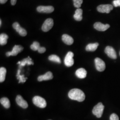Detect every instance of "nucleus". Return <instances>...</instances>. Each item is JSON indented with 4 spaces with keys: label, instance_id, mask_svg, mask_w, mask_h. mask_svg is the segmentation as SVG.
I'll return each mask as SVG.
<instances>
[{
    "label": "nucleus",
    "instance_id": "f257e3e1",
    "mask_svg": "<svg viewBox=\"0 0 120 120\" xmlns=\"http://www.w3.org/2000/svg\"><path fill=\"white\" fill-rule=\"evenodd\" d=\"M68 96L69 98L79 102L84 101L86 98V96L84 92L78 89L71 90L69 92Z\"/></svg>",
    "mask_w": 120,
    "mask_h": 120
},
{
    "label": "nucleus",
    "instance_id": "f03ea898",
    "mask_svg": "<svg viewBox=\"0 0 120 120\" xmlns=\"http://www.w3.org/2000/svg\"><path fill=\"white\" fill-rule=\"evenodd\" d=\"M104 107H105L102 103L101 102L98 103L95 106L93 109L92 112L93 114L96 116L98 118H100L102 115Z\"/></svg>",
    "mask_w": 120,
    "mask_h": 120
},
{
    "label": "nucleus",
    "instance_id": "7ed1b4c3",
    "mask_svg": "<svg viewBox=\"0 0 120 120\" xmlns=\"http://www.w3.org/2000/svg\"><path fill=\"white\" fill-rule=\"evenodd\" d=\"M33 101L36 106L41 108H44L47 105L45 99L40 96L34 97L33 99Z\"/></svg>",
    "mask_w": 120,
    "mask_h": 120
},
{
    "label": "nucleus",
    "instance_id": "20e7f679",
    "mask_svg": "<svg viewBox=\"0 0 120 120\" xmlns=\"http://www.w3.org/2000/svg\"><path fill=\"white\" fill-rule=\"evenodd\" d=\"M74 54L72 52H69L64 58V62L65 65L67 67H71L74 64V60L73 57Z\"/></svg>",
    "mask_w": 120,
    "mask_h": 120
},
{
    "label": "nucleus",
    "instance_id": "39448f33",
    "mask_svg": "<svg viewBox=\"0 0 120 120\" xmlns=\"http://www.w3.org/2000/svg\"><path fill=\"white\" fill-rule=\"evenodd\" d=\"M53 26V20L52 18L46 19L42 26V30L44 32H46L50 30Z\"/></svg>",
    "mask_w": 120,
    "mask_h": 120
},
{
    "label": "nucleus",
    "instance_id": "423d86ee",
    "mask_svg": "<svg viewBox=\"0 0 120 120\" xmlns=\"http://www.w3.org/2000/svg\"><path fill=\"white\" fill-rule=\"evenodd\" d=\"M95 66L99 72H102L105 69V64L103 60L98 57L95 59Z\"/></svg>",
    "mask_w": 120,
    "mask_h": 120
},
{
    "label": "nucleus",
    "instance_id": "0eeeda50",
    "mask_svg": "<svg viewBox=\"0 0 120 120\" xmlns=\"http://www.w3.org/2000/svg\"><path fill=\"white\" fill-rule=\"evenodd\" d=\"M23 47L20 45H16L13 48V50L11 52H6V55L7 56H15L21 52L23 50Z\"/></svg>",
    "mask_w": 120,
    "mask_h": 120
},
{
    "label": "nucleus",
    "instance_id": "6e6552de",
    "mask_svg": "<svg viewBox=\"0 0 120 120\" xmlns=\"http://www.w3.org/2000/svg\"><path fill=\"white\" fill-rule=\"evenodd\" d=\"M113 9V7L111 4H101L98 6L97 8L98 11L102 13H110L112 9Z\"/></svg>",
    "mask_w": 120,
    "mask_h": 120
},
{
    "label": "nucleus",
    "instance_id": "1a4fd4ad",
    "mask_svg": "<svg viewBox=\"0 0 120 120\" xmlns=\"http://www.w3.org/2000/svg\"><path fill=\"white\" fill-rule=\"evenodd\" d=\"M13 28L18 34L22 37H25L27 34V31L25 29L22 28L17 22H15L13 24Z\"/></svg>",
    "mask_w": 120,
    "mask_h": 120
},
{
    "label": "nucleus",
    "instance_id": "9d476101",
    "mask_svg": "<svg viewBox=\"0 0 120 120\" xmlns=\"http://www.w3.org/2000/svg\"><path fill=\"white\" fill-rule=\"evenodd\" d=\"M37 9L40 13H51L53 12L54 9L52 6H39Z\"/></svg>",
    "mask_w": 120,
    "mask_h": 120
},
{
    "label": "nucleus",
    "instance_id": "9b49d317",
    "mask_svg": "<svg viewBox=\"0 0 120 120\" xmlns=\"http://www.w3.org/2000/svg\"><path fill=\"white\" fill-rule=\"evenodd\" d=\"M105 52L107 55L108 56L111 58L116 59L117 58L116 51L112 47L109 46H107L105 49Z\"/></svg>",
    "mask_w": 120,
    "mask_h": 120
},
{
    "label": "nucleus",
    "instance_id": "f8f14e48",
    "mask_svg": "<svg viewBox=\"0 0 120 120\" xmlns=\"http://www.w3.org/2000/svg\"><path fill=\"white\" fill-rule=\"evenodd\" d=\"M110 27L109 24H103L101 22H98L94 24V28L96 30L99 31H105Z\"/></svg>",
    "mask_w": 120,
    "mask_h": 120
},
{
    "label": "nucleus",
    "instance_id": "ddd939ff",
    "mask_svg": "<svg viewBox=\"0 0 120 120\" xmlns=\"http://www.w3.org/2000/svg\"><path fill=\"white\" fill-rule=\"evenodd\" d=\"M17 105L23 109H26L28 107V104L26 101L22 98L21 95H18L16 99Z\"/></svg>",
    "mask_w": 120,
    "mask_h": 120
},
{
    "label": "nucleus",
    "instance_id": "4468645a",
    "mask_svg": "<svg viewBox=\"0 0 120 120\" xmlns=\"http://www.w3.org/2000/svg\"><path fill=\"white\" fill-rule=\"evenodd\" d=\"M53 78V75L52 73L49 71L45 74L43 75H41L39 76L38 78V80L39 82H41L43 81H47L52 80Z\"/></svg>",
    "mask_w": 120,
    "mask_h": 120
},
{
    "label": "nucleus",
    "instance_id": "2eb2a0df",
    "mask_svg": "<svg viewBox=\"0 0 120 120\" xmlns=\"http://www.w3.org/2000/svg\"><path fill=\"white\" fill-rule=\"evenodd\" d=\"M62 41L67 45H71L73 43V39L69 35L64 34L62 36Z\"/></svg>",
    "mask_w": 120,
    "mask_h": 120
},
{
    "label": "nucleus",
    "instance_id": "dca6fc26",
    "mask_svg": "<svg viewBox=\"0 0 120 120\" xmlns=\"http://www.w3.org/2000/svg\"><path fill=\"white\" fill-rule=\"evenodd\" d=\"M76 75L77 77L80 79L85 78L87 75V72L85 69L80 68L78 69L76 72Z\"/></svg>",
    "mask_w": 120,
    "mask_h": 120
},
{
    "label": "nucleus",
    "instance_id": "f3484780",
    "mask_svg": "<svg viewBox=\"0 0 120 120\" xmlns=\"http://www.w3.org/2000/svg\"><path fill=\"white\" fill-rule=\"evenodd\" d=\"M82 13L83 11L81 9H77L73 16L74 18L77 21H81L82 19Z\"/></svg>",
    "mask_w": 120,
    "mask_h": 120
},
{
    "label": "nucleus",
    "instance_id": "a211bd4d",
    "mask_svg": "<svg viewBox=\"0 0 120 120\" xmlns=\"http://www.w3.org/2000/svg\"><path fill=\"white\" fill-rule=\"evenodd\" d=\"M98 45V43L89 44L86 47V50L87 51H95L97 49Z\"/></svg>",
    "mask_w": 120,
    "mask_h": 120
},
{
    "label": "nucleus",
    "instance_id": "6ab92c4d",
    "mask_svg": "<svg viewBox=\"0 0 120 120\" xmlns=\"http://www.w3.org/2000/svg\"><path fill=\"white\" fill-rule=\"evenodd\" d=\"M0 102L1 104L6 109H9L10 106V103L9 99L6 98H3L0 99Z\"/></svg>",
    "mask_w": 120,
    "mask_h": 120
},
{
    "label": "nucleus",
    "instance_id": "aec40b11",
    "mask_svg": "<svg viewBox=\"0 0 120 120\" xmlns=\"http://www.w3.org/2000/svg\"><path fill=\"white\" fill-rule=\"evenodd\" d=\"M34 64V63L32 61V59L30 58V56H28V57L23 59L22 61H21V64H20V66L23 67V66H25L26 64L30 65V64Z\"/></svg>",
    "mask_w": 120,
    "mask_h": 120
},
{
    "label": "nucleus",
    "instance_id": "412c9836",
    "mask_svg": "<svg viewBox=\"0 0 120 120\" xmlns=\"http://www.w3.org/2000/svg\"><path fill=\"white\" fill-rule=\"evenodd\" d=\"M9 38L8 36L5 34H2L0 35V44L4 45L7 43V40Z\"/></svg>",
    "mask_w": 120,
    "mask_h": 120
},
{
    "label": "nucleus",
    "instance_id": "4be33fe9",
    "mask_svg": "<svg viewBox=\"0 0 120 120\" xmlns=\"http://www.w3.org/2000/svg\"><path fill=\"white\" fill-rule=\"evenodd\" d=\"M6 73V69L4 67L0 68V82H4Z\"/></svg>",
    "mask_w": 120,
    "mask_h": 120
},
{
    "label": "nucleus",
    "instance_id": "5701e85b",
    "mask_svg": "<svg viewBox=\"0 0 120 120\" xmlns=\"http://www.w3.org/2000/svg\"><path fill=\"white\" fill-rule=\"evenodd\" d=\"M20 73H21V70L20 69H19L18 70V72H17V79L18 80H19V83H24L26 82L27 78L26 77H25V76L24 75H20Z\"/></svg>",
    "mask_w": 120,
    "mask_h": 120
},
{
    "label": "nucleus",
    "instance_id": "b1692460",
    "mask_svg": "<svg viewBox=\"0 0 120 120\" xmlns=\"http://www.w3.org/2000/svg\"><path fill=\"white\" fill-rule=\"evenodd\" d=\"M49 60L52 61H53L58 63H60L61 60L60 57L56 55H51L49 57Z\"/></svg>",
    "mask_w": 120,
    "mask_h": 120
},
{
    "label": "nucleus",
    "instance_id": "393cba45",
    "mask_svg": "<svg viewBox=\"0 0 120 120\" xmlns=\"http://www.w3.org/2000/svg\"><path fill=\"white\" fill-rule=\"evenodd\" d=\"M40 44L37 41H34L32 45H31L30 48L34 51H37L38 50L39 48L40 47Z\"/></svg>",
    "mask_w": 120,
    "mask_h": 120
},
{
    "label": "nucleus",
    "instance_id": "a878e982",
    "mask_svg": "<svg viewBox=\"0 0 120 120\" xmlns=\"http://www.w3.org/2000/svg\"><path fill=\"white\" fill-rule=\"evenodd\" d=\"M73 1L74 2V6L78 9L80 8L83 3V0H73Z\"/></svg>",
    "mask_w": 120,
    "mask_h": 120
},
{
    "label": "nucleus",
    "instance_id": "bb28decb",
    "mask_svg": "<svg viewBox=\"0 0 120 120\" xmlns=\"http://www.w3.org/2000/svg\"><path fill=\"white\" fill-rule=\"evenodd\" d=\"M110 120H119L118 116L115 113H112L110 116Z\"/></svg>",
    "mask_w": 120,
    "mask_h": 120
},
{
    "label": "nucleus",
    "instance_id": "cd10ccee",
    "mask_svg": "<svg viewBox=\"0 0 120 120\" xmlns=\"http://www.w3.org/2000/svg\"><path fill=\"white\" fill-rule=\"evenodd\" d=\"M113 4L116 7L120 6V0H114L113 1Z\"/></svg>",
    "mask_w": 120,
    "mask_h": 120
},
{
    "label": "nucleus",
    "instance_id": "c85d7f7f",
    "mask_svg": "<svg viewBox=\"0 0 120 120\" xmlns=\"http://www.w3.org/2000/svg\"><path fill=\"white\" fill-rule=\"evenodd\" d=\"M38 51L40 53H43L46 51V49L43 47H40Z\"/></svg>",
    "mask_w": 120,
    "mask_h": 120
},
{
    "label": "nucleus",
    "instance_id": "c756f323",
    "mask_svg": "<svg viewBox=\"0 0 120 120\" xmlns=\"http://www.w3.org/2000/svg\"><path fill=\"white\" fill-rule=\"evenodd\" d=\"M17 0H11V3L12 5H14L15 4H16V2H17Z\"/></svg>",
    "mask_w": 120,
    "mask_h": 120
},
{
    "label": "nucleus",
    "instance_id": "7c9ffc66",
    "mask_svg": "<svg viewBox=\"0 0 120 120\" xmlns=\"http://www.w3.org/2000/svg\"><path fill=\"white\" fill-rule=\"evenodd\" d=\"M8 0H0V4H4Z\"/></svg>",
    "mask_w": 120,
    "mask_h": 120
},
{
    "label": "nucleus",
    "instance_id": "2f4dec72",
    "mask_svg": "<svg viewBox=\"0 0 120 120\" xmlns=\"http://www.w3.org/2000/svg\"><path fill=\"white\" fill-rule=\"evenodd\" d=\"M17 64H21V61H19L18 62H17Z\"/></svg>",
    "mask_w": 120,
    "mask_h": 120
},
{
    "label": "nucleus",
    "instance_id": "473e14b6",
    "mask_svg": "<svg viewBox=\"0 0 120 120\" xmlns=\"http://www.w3.org/2000/svg\"><path fill=\"white\" fill-rule=\"evenodd\" d=\"M0 26H1V20H0Z\"/></svg>",
    "mask_w": 120,
    "mask_h": 120
},
{
    "label": "nucleus",
    "instance_id": "72a5a7b5",
    "mask_svg": "<svg viewBox=\"0 0 120 120\" xmlns=\"http://www.w3.org/2000/svg\"></svg>",
    "mask_w": 120,
    "mask_h": 120
},
{
    "label": "nucleus",
    "instance_id": "f704fd0d",
    "mask_svg": "<svg viewBox=\"0 0 120 120\" xmlns=\"http://www.w3.org/2000/svg\"></svg>",
    "mask_w": 120,
    "mask_h": 120
}]
</instances>
